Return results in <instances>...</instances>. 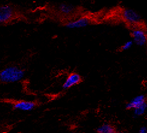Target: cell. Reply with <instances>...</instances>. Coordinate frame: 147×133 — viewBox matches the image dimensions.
I'll return each instance as SVG.
<instances>
[{
  "instance_id": "obj_9",
  "label": "cell",
  "mask_w": 147,
  "mask_h": 133,
  "mask_svg": "<svg viewBox=\"0 0 147 133\" xmlns=\"http://www.w3.org/2000/svg\"><path fill=\"white\" fill-rule=\"evenodd\" d=\"M57 10L62 15L68 16L74 13L76 11V7L72 4L63 3L58 5Z\"/></svg>"
},
{
  "instance_id": "obj_6",
  "label": "cell",
  "mask_w": 147,
  "mask_h": 133,
  "mask_svg": "<svg viewBox=\"0 0 147 133\" xmlns=\"http://www.w3.org/2000/svg\"><path fill=\"white\" fill-rule=\"evenodd\" d=\"M82 81V77L80 75L77 73H71L64 81L62 87L63 89H69L74 86H75Z\"/></svg>"
},
{
  "instance_id": "obj_3",
  "label": "cell",
  "mask_w": 147,
  "mask_h": 133,
  "mask_svg": "<svg viewBox=\"0 0 147 133\" xmlns=\"http://www.w3.org/2000/svg\"><path fill=\"white\" fill-rule=\"evenodd\" d=\"M121 17L127 24L134 27L138 26L141 22V17L139 14L131 9H125L121 12Z\"/></svg>"
},
{
  "instance_id": "obj_11",
  "label": "cell",
  "mask_w": 147,
  "mask_h": 133,
  "mask_svg": "<svg viewBox=\"0 0 147 133\" xmlns=\"http://www.w3.org/2000/svg\"><path fill=\"white\" fill-rule=\"evenodd\" d=\"M147 108V104L145 103L133 110V114L135 117H139L143 115Z\"/></svg>"
},
{
  "instance_id": "obj_1",
  "label": "cell",
  "mask_w": 147,
  "mask_h": 133,
  "mask_svg": "<svg viewBox=\"0 0 147 133\" xmlns=\"http://www.w3.org/2000/svg\"><path fill=\"white\" fill-rule=\"evenodd\" d=\"M25 71L16 66H10L0 72V81L3 83H14L20 81L25 77Z\"/></svg>"
},
{
  "instance_id": "obj_7",
  "label": "cell",
  "mask_w": 147,
  "mask_h": 133,
  "mask_svg": "<svg viewBox=\"0 0 147 133\" xmlns=\"http://www.w3.org/2000/svg\"><path fill=\"white\" fill-rule=\"evenodd\" d=\"M36 104L30 101H18L13 104V108L21 112H30L34 109Z\"/></svg>"
},
{
  "instance_id": "obj_14",
  "label": "cell",
  "mask_w": 147,
  "mask_h": 133,
  "mask_svg": "<svg viewBox=\"0 0 147 133\" xmlns=\"http://www.w3.org/2000/svg\"><path fill=\"white\" fill-rule=\"evenodd\" d=\"M117 133H125V132L123 131H119V132H117Z\"/></svg>"
},
{
  "instance_id": "obj_12",
  "label": "cell",
  "mask_w": 147,
  "mask_h": 133,
  "mask_svg": "<svg viewBox=\"0 0 147 133\" xmlns=\"http://www.w3.org/2000/svg\"><path fill=\"white\" fill-rule=\"evenodd\" d=\"M133 44V41H132V40L127 41L121 46V50L123 51H126V50H129L132 47Z\"/></svg>"
},
{
  "instance_id": "obj_10",
  "label": "cell",
  "mask_w": 147,
  "mask_h": 133,
  "mask_svg": "<svg viewBox=\"0 0 147 133\" xmlns=\"http://www.w3.org/2000/svg\"><path fill=\"white\" fill-rule=\"evenodd\" d=\"M97 133H117L115 128L109 124H104L96 129Z\"/></svg>"
},
{
  "instance_id": "obj_5",
  "label": "cell",
  "mask_w": 147,
  "mask_h": 133,
  "mask_svg": "<svg viewBox=\"0 0 147 133\" xmlns=\"http://www.w3.org/2000/svg\"><path fill=\"white\" fill-rule=\"evenodd\" d=\"M92 21L88 16H81L66 22L65 24L66 28L68 29H79L86 27L89 26Z\"/></svg>"
},
{
  "instance_id": "obj_4",
  "label": "cell",
  "mask_w": 147,
  "mask_h": 133,
  "mask_svg": "<svg viewBox=\"0 0 147 133\" xmlns=\"http://www.w3.org/2000/svg\"><path fill=\"white\" fill-rule=\"evenodd\" d=\"M131 36L134 43L138 46H142L147 43V33L141 27H134L131 31Z\"/></svg>"
},
{
  "instance_id": "obj_2",
  "label": "cell",
  "mask_w": 147,
  "mask_h": 133,
  "mask_svg": "<svg viewBox=\"0 0 147 133\" xmlns=\"http://www.w3.org/2000/svg\"><path fill=\"white\" fill-rule=\"evenodd\" d=\"M16 16V11L13 6L5 4L0 7V24L1 25H5L13 21Z\"/></svg>"
},
{
  "instance_id": "obj_13",
  "label": "cell",
  "mask_w": 147,
  "mask_h": 133,
  "mask_svg": "<svg viewBox=\"0 0 147 133\" xmlns=\"http://www.w3.org/2000/svg\"><path fill=\"white\" fill-rule=\"evenodd\" d=\"M138 133H147V128L145 126H142L139 129Z\"/></svg>"
},
{
  "instance_id": "obj_8",
  "label": "cell",
  "mask_w": 147,
  "mask_h": 133,
  "mask_svg": "<svg viewBox=\"0 0 147 133\" xmlns=\"http://www.w3.org/2000/svg\"><path fill=\"white\" fill-rule=\"evenodd\" d=\"M146 103V99L143 95H138L134 97L126 105V108L128 110H134L140 105Z\"/></svg>"
}]
</instances>
